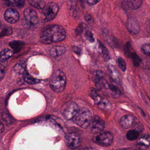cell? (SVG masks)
I'll return each mask as SVG.
<instances>
[{"label": "cell", "mask_w": 150, "mask_h": 150, "mask_svg": "<svg viewBox=\"0 0 150 150\" xmlns=\"http://www.w3.org/2000/svg\"><path fill=\"white\" fill-rule=\"evenodd\" d=\"M64 28L60 25H53L44 29L41 33L40 40L44 44H51L63 41L66 37Z\"/></svg>", "instance_id": "1"}, {"label": "cell", "mask_w": 150, "mask_h": 150, "mask_svg": "<svg viewBox=\"0 0 150 150\" xmlns=\"http://www.w3.org/2000/svg\"><path fill=\"white\" fill-rule=\"evenodd\" d=\"M66 75L61 70L55 71L50 77L49 86L50 88L55 93H60L63 91L66 84Z\"/></svg>", "instance_id": "2"}, {"label": "cell", "mask_w": 150, "mask_h": 150, "mask_svg": "<svg viewBox=\"0 0 150 150\" xmlns=\"http://www.w3.org/2000/svg\"><path fill=\"white\" fill-rule=\"evenodd\" d=\"M92 120V115L90 111L88 108H83L79 109L76 115L75 121L78 126L83 129L89 127Z\"/></svg>", "instance_id": "3"}, {"label": "cell", "mask_w": 150, "mask_h": 150, "mask_svg": "<svg viewBox=\"0 0 150 150\" xmlns=\"http://www.w3.org/2000/svg\"><path fill=\"white\" fill-rule=\"evenodd\" d=\"M25 19L23 21V26L28 29H32L38 27L39 19L38 15L35 11L30 8H27L24 11Z\"/></svg>", "instance_id": "4"}, {"label": "cell", "mask_w": 150, "mask_h": 150, "mask_svg": "<svg viewBox=\"0 0 150 150\" xmlns=\"http://www.w3.org/2000/svg\"><path fill=\"white\" fill-rule=\"evenodd\" d=\"M79 110L76 103L70 101L65 103L62 107L61 113L65 120H69L76 116Z\"/></svg>", "instance_id": "5"}, {"label": "cell", "mask_w": 150, "mask_h": 150, "mask_svg": "<svg viewBox=\"0 0 150 150\" xmlns=\"http://www.w3.org/2000/svg\"><path fill=\"white\" fill-rule=\"evenodd\" d=\"M59 7L55 3H50L47 4L42 10L44 16V21L48 22L53 20L57 15Z\"/></svg>", "instance_id": "6"}, {"label": "cell", "mask_w": 150, "mask_h": 150, "mask_svg": "<svg viewBox=\"0 0 150 150\" xmlns=\"http://www.w3.org/2000/svg\"><path fill=\"white\" fill-rule=\"evenodd\" d=\"M113 141V135L111 132L105 131L100 134L96 138V142L98 144L107 147L112 144Z\"/></svg>", "instance_id": "7"}, {"label": "cell", "mask_w": 150, "mask_h": 150, "mask_svg": "<svg viewBox=\"0 0 150 150\" xmlns=\"http://www.w3.org/2000/svg\"><path fill=\"white\" fill-rule=\"evenodd\" d=\"M65 139L67 146L71 149H75L81 145L80 137L75 133H69L67 134Z\"/></svg>", "instance_id": "8"}, {"label": "cell", "mask_w": 150, "mask_h": 150, "mask_svg": "<svg viewBox=\"0 0 150 150\" xmlns=\"http://www.w3.org/2000/svg\"><path fill=\"white\" fill-rule=\"evenodd\" d=\"M91 129L94 134H97L102 132L105 128V121L98 115H95L92 120Z\"/></svg>", "instance_id": "9"}, {"label": "cell", "mask_w": 150, "mask_h": 150, "mask_svg": "<svg viewBox=\"0 0 150 150\" xmlns=\"http://www.w3.org/2000/svg\"><path fill=\"white\" fill-rule=\"evenodd\" d=\"M127 29L132 35H136L140 31L141 27L140 24L136 18H130L127 22Z\"/></svg>", "instance_id": "10"}, {"label": "cell", "mask_w": 150, "mask_h": 150, "mask_svg": "<svg viewBox=\"0 0 150 150\" xmlns=\"http://www.w3.org/2000/svg\"><path fill=\"white\" fill-rule=\"evenodd\" d=\"M4 17L5 20L9 23H15L19 19V13L15 9L10 8L5 11Z\"/></svg>", "instance_id": "11"}, {"label": "cell", "mask_w": 150, "mask_h": 150, "mask_svg": "<svg viewBox=\"0 0 150 150\" xmlns=\"http://www.w3.org/2000/svg\"><path fill=\"white\" fill-rule=\"evenodd\" d=\"M135 118L131 115H127L122 116L120 120L121 126L124 129H129L131 127L134 123Z\"/></svg>", "instance_id": "12"}, {"label": "cell", "mask_w": 150, "mask_h": 150, "mask_svg": "<svg viewBox=\"0 0 150 150\" xmlns=\"http://www.w3.org/2000/svg\"><path fill=\"white\" fill-rule=\"evenodd\" d=\"M66 52V49L61 46H55L53 47L49 51V54L52 58L57 59L61 57Z\"/></svg>", "instance_id": "13"}, {"label": "cell", "mask_w": 150, "mask_h": 150, "mask_svg": "<svg viewBox=\"0 0 150 150\" xmlns=\"http://www.w3.org/2000/svg\"><path fill=\"white\" fill-rule=\"evenodd\" d=\"M137 146L140 149L145 150L150 146V136L144 135L138 138Z\"/></svg>", "instance_id": "14"}, {"label": "cell", "mask_w": 150, "mask_h": 150, "mask_svg": "<svg viewBox=\"0 0 150 150\" xmlns=\"http://www.w3.org/2000/svg\"><path fill=\"white\" fill-rule=\"evenodd\" d=\"M107 70L113 80L116 83L119 84L121 83L120 76L117 69L112 65H109Z\"/></svg>", "instance_id": "15"}, {"label": "cell", "mask_w": 150, "mask_h": 150, "mask_svg": "<svg viewBox=\"0 0 150 150\" xmlns=\"http://www.w3.org/2000/svg\"><path fill=\"white\" fill-rule=\"evenodd\" d=\"M25 0H6V4L8 6L12 8H21L24 5Z\"/></svg>", "instance_id": "16"}, {"label": "cell", "mask_w": 150, "mask_h": 150, "mask_svg": "<svg viewBox=\"0 0 150 150\" xmlns=\"http://www.w3.org/2000/svg\"><path fill=\"white\" fill-rule=\"evenodd\" d=\"M143 0H127V4L128 7L133 10L137 9L143 4Z\"/></svg>", "instance_id": "17"}, {"label": "cell", "mask_w": 150, "mask_h": 150, "mask_svg": "<svg viewBox=\"0 0 150 150\" xmlns=\"http://www.w3.org/2000/svg\"><path fill=\"white\" fill-rule=\"evenodd\" d=\"M98 43L100 48L101 49V52L104 59L105 61L109 60L111 59V55L108 49L100 40H98Z\"/></svg>", "instance_id": "18"}, {"label": "cell", "mask_w": 150, "mask_h": 150, "mask_svg": "<svg viewBox=\"0 0 150 150\" xmlns=\"http://www.w3.org/2000/svg\"><path fill=\"white\" fill-rule=\"evenodd\" d=\"M13 54L12 51L9 48H4L1 52V61H5L6 60L10 58Z\"/></svg>", "instance_id": "19"}, {"label": "cell", "mask_w": 150, "mask_h": 150, "mask_svg": "<svg viewBox=\"0 0 150 150\" xmlns=\"http://www.w3.org/2000/svg\"><path fill=\"white\" fill-rule=\"evenodd\" d=\"M30 4L38 9H43L46 5L45 0H29Z\"/></svg>", "instance_id": "20"}, {"label": "cell", "mask_w": 150, "mask_h": 150, "mask_svg": "<svg viewBox=\"0 0 150 150\" xmlns=\"http://www.w3.org/2000/svg\"><path fill=\"white\" fill-rule=\"evenodd\" d=\"M24 43L21 41L13 40L9 43V45L13 49L15 52H17L22 49Z\"/></svg>", "instance_id": "21"}, {"label": "cell", "mask_w": 150, "mask_h": 150, "mask_svg": "<svg viewBox=\"0 0 150 150\" xmlns=\"http://www.w3.org/2000/svg\"><path fill=\"white\" fill-rule=\"evenodd\" d=\"M98 106L100 109L103 110H108L111 109L112 105L110 101L106 99L101 98L98 104Z\"/></svg>", "instance_id": "22"}, {"label": "cell", "mask_w": 150, "mask_h": 150, "mask_svg": "<svg viewBox=\"0 0 150 150\" xmlns=\"http://www.w3.org/2000/svg\"><path fill=\"white\" fill-rule=\"evenodd\" d=\"M140 133L135 129L129 130L127 134V137L129 141H134L138 139Z\"/></svg>", "instance_id": "23"}, {"label": "cell", "mask_w": 150, "mask_h": 150, "mask_svg": "<svg viewBox=\"0 0 150 150\" xmlns=\"http://www.w3.org/2000/svg\"><path fill=\"white\" fill-rule=\"evenodd\" d=\"M26 64L24 62L21 61L18 62L15 67V70L18 74H24L25 71Z\"/></svg>", "instance_id": "24"}, {"label": "cell", "mask_w": 150, "mask_h": 150, "mask_svg": "<svg viewBox=\"0 0 150 150\" xmlns=\"http://www.w3.org/2000/svg\"><path fill=\"white\" fill-rule=\"evenodd\" d=\"M23 77L24 80L27 83L30 84L37 83L40 82V80L38 79H37L32 76L26 72H25L24 74H23Z\"/></svg>", "instance_id": "25"}, {"label": "cell", "mask_w": 150, "mask_h": 150, "mask_svg": "<svg viewBox=\"0 0 150 150\" xmlns=\"http://www.w3.org/2000/svg\"><path fill=\"white\" fill-rule=\"evenodd\" d=\"M90 95L93 99L95 104L97 105L102 98L98 95L96 90L94 88H91L90 91Z\"/></svg>", "instance_id": "26"}, {"label": "cell", "mask_w": 150, "mask_h": 150, "mask_svg": "<svg viewBox=\"0 0 150 150\" xmlns=\"http://www.w3.org/2000/svg\"><path fill=\"white\" fill-rule=\"evenodd\" d=\"M109 90L112 91V95L114 98H118L120 96L121 93L120 91L115 86L110 84L109 86Z\"/></svg>", "instance_id": "27"}, {"label": "cell", "mask_w": 150, "mask_h": 150, "mask_svg": "<svg viewBox=\"0 0 150 150\" xmlns=\"http://www.w3.org/2000/svg\"><path fill=\"white\" fill-rule=\"evenodd\" d=\"M133 65L135 67H139L141 63V60L138 55L135 53L133 52L131 56Z\"/></svg>", "instance_id": "28"}, {"label": "cell", "mask_w": 150, "mask_h": 150, "mask_svg": "<svg viewBox=\"0 0 150 150\" xmlns=\"http://www.w3.org/2000/svg\"><path fill=\"white\" fill-rule=\"evenodd\" d=\"M12 28L11 26H4L1 28V37H5L10 35L12 33Z\"/></svg>", "instance_id": "29"}, {"label": "cell", "mask_w": 150, "mask_h": 150, "mask_svg": "<svg viewBox=\"0 0 150 150\" xmlns=\"http://www.w3.org/2000/svg\"><path fill=\"white\" fill-rule=\"evenodd\" d=\"M124 52L125 55L128 58H131L133 52H132V47L129 42L126 43L124 47Z\"/></svg>", "instance_id": "30"}, {"label": "cell", "mask_w": 150, "mask_h": 150, "mask_svg": "<svg viewBox=\"0 0 150 150\" xmlns=\"http://www.w3.org/2000/svg\"><path fill=\"white\" fill-rule=\"evenodd\" d=\"M117 63L121 70L122 72H125L127 70V64L125 60L123 58L120 57L117 59Z\"/></svg>", "instance_id": "31"}, {"label": "cell", "mask_w": 150, "mask_h": 150, "mask_svg": "<svg viewBox=\"0 0 150 150\" xmlns=\"http://www.w3.org/2000/svg\"><path fill=\"white\" fill-rule=\"evenodd\" d=\"M142 52L150 57V43H146L141 47Z\"/></svg>", "instance_id": "32"}, {"label": "cell", "mask_w": 150, "mask_h": 150, "mask_svg": "<svg viewBox=\"0 0 150 150\" xmlns=\"http://www.w3.org/2000/svg\"><path fill=\"white\" fill-rule=\"evenodd\" d=\"M85 37H86V39L90 42H93L94 41V40H95L94 37H93V34L91 32H87L86 33V34H85Z\"/></svg>", "instance_id": "33"}, {"label": "cell", "mask_w": 150, "mask_h": 150, "mask_svg": "<svg viewBox=\"0 0 150 150\" xmlns=\"http://www.w3.org/2000/svg\"><path fill=\"white\" fill-rule=\"evenodd\" d=\"M135 130H136V131L139 132L140 133L141 132L143 131L144 129L143 126L141 124L140 122H137V123L135 125L134 127V129Z\"/></svg>", "instance_id": "34"}, {"label": "cell", "mask_w": 150, "mask_h": 150, "mask_svg": "<svg viewBox=\"0 0 150 150\" xmlns=\"http://www.w3.org/2000/svg\"><path fill=\"white\" fill-rule=\"evenodd\" d=\"M83 29V26L82 24H80L77 28L76 30V33L77 35L81 34L82 32Z\"/></svg>", "instance_id": "35"}, {"label": "cell", "mask_w": 150, "mask_h": 150, "mask_svg": "<svg viewBox=\"0 0 150 150\" xmlns=\"http://www.w3.org/2000/svg\"><path fill=\"white\" fill-rule=\"evenodd\" d=\"M100 0H86L88 4L90 5H94L100 1Z\"/></svg>", "instance_id": "36"}, {"label": "cell", "mask_w": 150, "mask_h": 150, "mask_svg": "<svg viewBox=\"0 0 150 150\" xmlns=\"http://www.w3.org/2000/svg\"><path fill=\"white\" fill-rule=\"evenodd\" d=\"M85 19L87 22H91L92 18L90 14H86L85 16Z\"/></svg>", "instance_id": "37"}, {"label": "cell", "mask_w": 150, "mask_h": 150, "mask_svg": "<svg viewBox=\"0 0 150 150\" xmlns=\"http://www.w3.org/2000/svg\"><path fill=\"white\" fill-rule=\"evenodd\" d=\"M4 68L3 67H2V66H1V80L2 79L3 77L4 76Z\"/></svg>", "instance_id": "38"}, {"label": "cell", "mask_w": 150, "mask_h": 150, "mask_svg": "<svg viewBox=\"0 0 150 150\" xmlns=\"http://www.w3.org/2000/svg\"><path fill=\"white\" fill-rule=\"evenodd\" d=\"M0 129H1V132H2L4 130V127L2 123H1V127H0Z\"/></svg>", "instance_id": "39"}, {"label": "cell", "mask_w": 150, "mask_h": 150, "mask_svg": "<svg viewBox=\"0 0 150 150\" xmlns=\"http://www.w3.org/2000/svg\"><path fill=\"white\" fill-rule=\"evenodd\" d=\"M79 150H89V149H88V148H85V149H80Z\"/></svg>", "instance_id": "40"}]
</instances>
